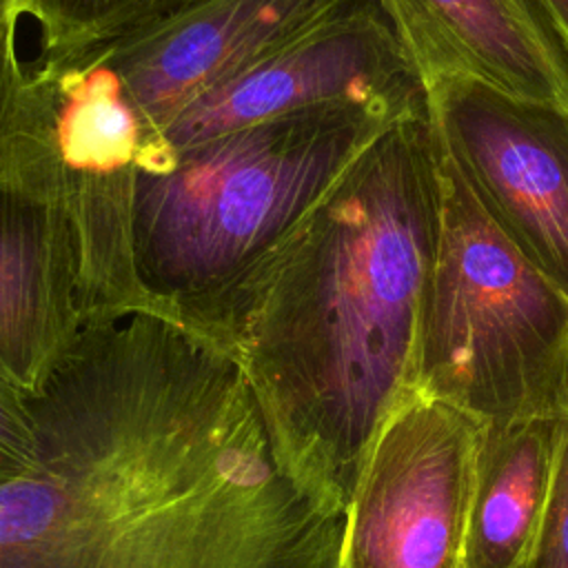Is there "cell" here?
Here are the masks:
<instances>
[{
    "label": "cell",
    "instance_id": "1",
    "mask_svg": "<svg viewBox=\"0 0 568 568\" xmlns=\"http://www.w3.org/2000/svg\"><path fill=\"white\" fill-rule=\"evenodd\" d=\"M27 404L0 568H337L346 508L282 459L240 359L189 324L87 320Z\"/></svg>",
    "mask_w": 568,
    "mask_h": 568
},
{
    "label": "cell",
    "instance_id": "2",
    "mask_svg": "<svg viewBox=\"0 0 568 568\" xmlns=\"http://www.w3.org/2000/svg\"><path fill=\"white\" fill-rule=\"evenodd\" d=\"M437 229L424 109L368 144L204 333L240 359L282 459L344 508L377 428L415 393Z\"/></svg>",
    "mask_w": 568,
    "mask_h": 568
},
{
    "label": "cell",
    "instance_id": "3",
    "mask_svg": "<svg viewBox=\"0 0 568 568\" xmlns=\"http://www.w3.org/2000/svg\"><path fill=\"white\" fill-rule=\"evenodd\" d=\"M404 118L313 109L226 131L138 169L133 257L151 311L206 333L226 295Z\"/></svg>",
    "mask_w": 568,
    "mask_h": 568
},
{
    "label": "cell",
    "instance_id": "4",
    "mask_svg": "<svg viewBox=\"0 0 568 568\" xmlns=\"http://www.w3.org/2000/svg\"><path fill=\"white\" fill-rule=\"evenodd\" d=\"M437 186L439 229L419 311L415 393L486 424L566 415L568 295L493 224L439 142Z\"/></svg>",
    "mask_w": 568,
    "mask_h": 568
},
{
    "label": "cell",
    "instance_id": "5",
    "mask_svg": "<svg viewBox=\"0 0 568 568\" xmlns=\"http://www.w3.org/2000/svg\"><path fill=\"white\" fill-rule=\"evenodd\" d=\"M0 22V375L36 393L82 324L78 248L47 87Z\"/></svg>",
    "mask_w": 568,
    "mask_h": 568
},
{
    "label": "cell",
    "instance_id": "6",
    "mask_svg": "<svg viewBox=\"0 0 568 568\" xmlns=\"http://www.w3.org/2000/svg\"><path fill=\"white\" fill-rule=\"evenodd\" d=\"M359 106L426 109V87L377 0H346L306 31L182 106L140 144L135 171L158 158L280 115Z\"/></svg>",
    "mask_w": 568,
    "mask_h": 568
},
{
    "label": "cell",
    "instance_id": "7",
    "mask_svg": "<svg viewBox=\"0 0 568 568\" xmlns=\"http://www.w3.org/2000/svg\"><path fill=\"white\" fill-rule=\"evenodd\" d=\"M484 428L422 393L395 406L362 462L337 568H466Z\"/></svg>",
    "mask_w": 568,
    "mask_h": 568
},
{
    "label": "cell",
    "instance_id": "8",
    "mask_svg": "<svg viewBox=\"0 0 568 568\" xmlns=\"http://www.w3.org/2000/svg\"><path fill=\"white\" fill-rule=\"evenodd\" d=\"M426 109L484 213L568 295V109L468 78L433 84Z\"/></svg>",
    "mask_w": 568,
    "mask_h": 568
},
{
    "label": "cell",
    "instance_id": "9",
    "mask_svg": "<svg viewBox=\"0 0 568 568\" xmlns=\"http://www.w3.org/2000/svg\"><path fill=\"white\" fill-rule=\"evenodd\" d=\"M47 87L78 248L82 322L151 311L133 257V189L142 129L115 78L89 53L36 58Z\"/></svg>",
    "mask_w": 568,
    "mask_h": 568
},
{
    "label": "cell",
    "instance_id": "10",
    "mask_svg": "<svg viewBox=\"0 0 568 568\" xmlns=\"http://www.w3.org/2000/svg\"><path fill=\"white\" fill-rule=\"evenodd\" d=\"M344 2L195 0L160 22L80 53L93 55L115 78L144 142L193 98L244 71Z\"/></svg>",
    "mask_w": 568,
    "mask_h": 568
},
{
    "label": "cell",
    "instance_id": "11",
    "mask_svg": "<svg viewBox=\"0 0 568 568\" xmlns=\"http://www.w3.org/2000/svg\"><path fill=\"white\" fill-rule=\"evenodd\" d=\"M426 91L468 78L568 109V60L535 0H377Z\"/></svg>",
    "mask_w": 568,
    "mask_h": 568
},
{
    "label": "cell",
    "instance_id": "12",
    "mask_svg": "<svg viewBox=\"0 0 568 568\" xmlns=\"http://www.w3.org/2000/svg\"><path fill=\"white\" fill-rule=\"evenodd\" d=\"M566 415L486 424L468 517L466 568H521L539 535Z\"/></svg>",
    "mask_w": 568,
    "mask_h": 568
},
{
    "label": "cell",
    "instance_id": "13",
    "mask_svg": "<svg viewBox=\"0 0 568 568\" xmlns=\"http://www.w3.org/2000/svg\"><path fill=\"white\" fill-rule=\"evenodd\" d=\"M195 0H27L38 58H69L160 22Z\"/></svg>",
    "mask_w": 568,
    "mask_h": 568
},
{
    "label": "cell",
    "instance_id": "14",
    "mask_svg": "<svg viewBox=\"0 0 568 568\" xmlns=\"http://www.w3.org/2000/svg\"><path fill=\"white\" fill-rule=\"evenodd\" d=\"M521 568H568V419L546 515Z\"/></svg>",
    "mask_w": 568,
    "mask_h": 568
},
{
    "label": "cell",
    "instance_id": "15",
    "mask_svg": "<svg viewBox=\"0 0 568 568\" xmlns=\"http://www.w3.org/2000/svg\"><path fill=\"white\" fill-rule=\"evenodd\" d=\"M33 450V419L27 393L0 375V486L31 466Z\"/></svg>",
    "mask_w": 568,
    "mask_h": 568
},
{
    "label": "cell",
    "instance_id": "16",
    "mask_svg": "<svg viewBox=\"0 0 568 568\" xmlns=\"http://www.w3.org/2000/svg\"><path fill=\"white\" fill-rule=\"evenodd\" d=\"M568 60V0H535Z\"/></svg>",
    "mask_w": 568,
    "mask_h": 568
},
{
    "label": "cell",
    "instance_id": "17",
    "mask_svg": "<svg viewBox=\"0 0 568 568\" xmlns=\"http://www.w3.org/2000/svg\"><path fill=\"white\" fill-rule=\"evenodd\" d=\"M27 13V0H0V22L24 16Z\"/></svg>",
    "mask_w": 568,
    "mask_h": 568
}]
</instances>
